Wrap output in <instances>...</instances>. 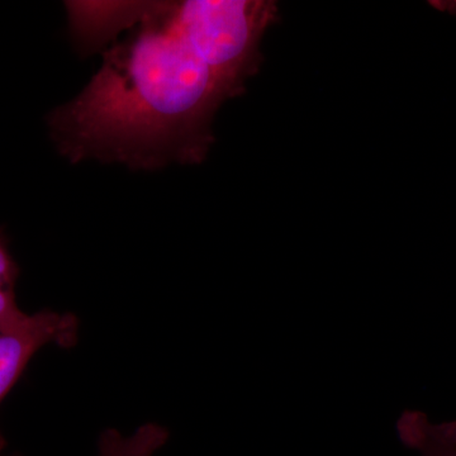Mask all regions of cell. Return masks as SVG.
Masks as SVG:
<instances>
[{
    "mask_svg": "<svg viewBox=\"0 0 456 456\" xmlns=\"http://www.w3.org/2000/svg\"><path fill=\"white\" fill-rule=\"evenodd\" d=\"M169 439V432L163 426L146 424L132 435H122L108 430L99 441L98 456H154Z\"/></svg>",
    "mask_w": 456,
    "mask_h": 456,
    "instance_id": "277c9868",
    "label": "cell"
},
{
    "mask_svg": "<svg viewBox=\"0 0 456 456\" xmlns=\"http://www.w3.org/2000/svg\"><path fill=\"white\" fill-rule=\"evenodd\" d=\"M399 439L419 456H456V421L431 424L419 411H406L397 422Z\"/></svg>",
    "mask_w": 456,
    "mask_h": 456,
    "instance_id": "3957f363",
    "label": "cell"
},
{
    "mask_svg": "<svg viewBox=\"0 0 456 456\" xmlns=\"http://www.w3.org/2000/svg\"><path fill=\"white\" fill-rule=\"evenodd\" d=\"M18 266L0 232V332L25 325L31 314L20 310L16 298Z\"/></svg>",
    "mask_w": 456,
    "mask_h": 456,
    "instance_id": "5b68a950",
    "label": "cell"
},
{
    "mask_svg": "<svg viewBox=\"0 0 456 456\" xmlns=\"http://www.w3.org/2000/svg\"><path fill=\"white\" fill-rule=\"evenodd\" d=\"M134 31L104 53L88 86L49 117L51 136L71 163L98 159L132 169L200 164L218 108L245 83L189 40L174 2L125 3Z\"/></svg>",
    "mask_w": 456,
    "mask_h": 456,
    "instance_id": "6da1fadb",
    "label": "cell"
},
{
    "mask_svg": "<svg viewBox=\"0 0 456 456\" xmlns=\"http://www.w3.org/2000/svg\"><path fill=\"white\" fill-rule=\"evenodd\" d=\"M5 441L3 439L2 435H0V456H3V449H4Z\"/></svg>",
    "mask_w": 456,
    "mask_h": 456,
    "instance_id": "8992f818",
    "label": "cell"
},
{
    "mask_svg": "<svg viewBox=\"0 0 456 456\" xmlns=\"http://www.w3.org/2000/svg\"><path fill=\"white\" fill-rule=\"evenodd\" d=\"M77 332L79 322L74 314L55 311L36 312L25 325L0 332V403L37 351L50 344L74 346Z\"/></svg>",
    "mask_w": 456,
    "mask_h": 456,
    "instance_id": "7a4b0ae2",
    "label": "cell"
}]
</instances>
